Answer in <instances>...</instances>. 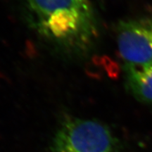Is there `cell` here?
Segmentation results:
<instances>
[{
  "mask_svg": "<svg viewBox=\"0 0 152 152\" xmlns=\"http://www.w3.org/2000/svg\"><path fill=\"white\" fill-rule=\"evenodd\" d=\"M34 33L56 50L72 56L90 51L99 37L92 0H20Z\"/></svg>",
  "mask_w": 152,
  "mask_h": 152,
  "instance_id": "6da1fadb",
  "label": "cell"
},
{
  "mask_svg": "<svg viewBox=\"0 0 152 152\" xmlns=\"http://www.w3.org/2000/svg\"><path fill=\"white\" fill-rule=\"evenodd\" d=\"M51 152H119L115 137L98 121L66 116L58 125Z\"/></svg>",
  "mask_w": 152,
  "mask_h": 152,
  "instance_id": "7a4b0ae2",
  "label": "cell"
},
{
  "mask_svg": "<svg viewBox=\"0 0 152 152\" xmlns=\"http://www.w3.org/2000/svg\"><path fill=\"white\" fill-rule=\"evenodd\" d=\"M119 54L126 64L152 63V16L123 20L118 25Z\"/></svg>",
  "mask_w": 152,
  "mask_h": 152,
  "instance_id": "3957f363",
  "label": "cell"
},
{
  "mask_svg": "<svg viewBox=\"0 0 152 152\" xmlns=\"http://www.w3.org/2000/svg\"><path fill=\"white\" fill-rule=\"evenodd\" d=\"M125 87L139 102L152 105V63L124 65Z\"/></svg>",
  "mask_w": 152,
  "mask_h": 152,
  "instance_id": "277c9868",
  "label": "cell"
}]
</instances>
